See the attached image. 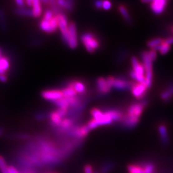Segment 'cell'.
I'll list each match as a JSON object with an SVG mask.
<instances>
[{"label": "cell", "mask_w": 173, "mask_h": 173, "mask_svg": "<svg viewBox=\"0 0 173 173\" xmlns=\"http://www.w3.org/2000/svg\"><path fill=\"white\" fill-rule=\"evenodd\" d=\"M132 69L130 73V76L135 79L137 82L145 83V71L143 64H142L135 56L131 59Z\"/></svg>", "instance_id": "cell-1"}, {"label": "cell", "mask_w": 173, "mask_h": 173, "mask_svg": "<svg viewBox=\"0 0 173 173\" xmlns=\"http://www.w3.org/2000/svg\"><path fill=\"white\" fill-rule=\"evenodd\" d=\"M81 41L86 50L90 53H94L100 46V42L94 33L87 32L81 37Z\"/></svg>", "instance_id": "cell-2"}, {"label": "cell", "mask_w": 173, "mask_h": 173, "mask_svg": "<svg viewBox=\"0 0 173 173\" xmlns=\"http://www.w3.org/2000/svg\"><path fill=\"white\" fill-rule=\"evenodd\" d=\"M142 64L145 71V84L148 87H151L153 83V60L150 58L148 51H144L142 54Z\"/></svg>", "instance_id": "cell-3"}, {"label": "cell", "mask_w": 173, "mask_h": 173, "mask_svg": "<svg viewBox=\"0 0 173 173\" xmlns=\"http://www.w3.org/2000/svg\"><path fill=\"white\" fill-rule=\"evenodd\" d=\"M115 78L113 76H108L107 78L100 77L97 79V89L99 92L105 94L108 93L113 87Z\"/></svg>", "instance_id": "cell-4"}, {"label": "cell", "mask_w": 173, "mask_h": 173, "mask_svg": "<svg viewBox=\"0 0 173 173\" xmlns=\"http://www.w3.org/2000/svg\"><path fill=\"white\" fill-rule=\"evenodd\" d=\"M146 104L147 103L146 101L132 104L127 109V112L125 115L130 117L140 118V116L142 115Z\"/></svg>", "instance_id": "cell-5"}, {"label": "cell", "mask_w": 173, "mask_h": 173, "mask_svg": "<svg viewBox=\"0 0 173 173\" xmlns=\"http://www.w3.org/2000/svg\"><path fill=\"white\" fill-rule=\"evenodd\" d=\"M67 44L71 49H75L78 46L77 30L74 22L69 23L68 39Z\"/></svg>", "instance_id": "cell-6"}, {"label": "cell", "mask_w": 173, "mask_h": 173, "mask_svg": "<svg viewBox=\"0 0 173 173\" xmlns=\"http://www.w3.org/2000/svg\"><path fill=\"white\" fill-rule=\"evenodd\" d=\"M40 28L44 32L46 33H53L56 30L59 28V22H58L57 17L55 15L51 20L46 21L42 19L40 22Z\"/></svg>", "instance_id": "cell-7"}, {"label": "cell", "mask_w": 173, "mask_h": 173, "mask_svg": "<svg viewBox=\"0 0 173 173\" xmlns=\"http://www.w3.org/2000/svg\"><path fill=\"white\" fill-rule=\"evenodd\" d=\"M59 22V28L60 30L62 37L64 41L67 44L68 39V29H69V23L67 21V17L62 13H60L56 15Z\"/></svg>", "instance_id": "cell-8"}, {"label": "cell", "mask_w": 173, "mask_h": 173, "mask_svg": "<svg viewBox=\"0 0 173 173\" xmlns=\"http://www.w3.org/2000/svg\"><path fill=\"white\" fill-rule=\"evenodd\" d=\"M130 89L133 96L137 98L141 99L145 96L148 87L145 83L133 82L131 84Z\"/></svg>", "instance_id": "cell-9"}, {"label": "cell", "mask_w": 173, "mask_h": 173, "mask_svg": "<svg viewBox=\"0 0 173 173\" xmlns=\"http://www.w3.org/2000/svg\"><path fill=\"white\" fill-rule=\"evenodd\" d=\"M68 132L69 134L71 136L75 137L78 139H83L87 136L90 130L87 125H83L75 127L73 126Z\"/></svg>", "instance_id": "cell-10"}, {"label": "cell", "mask_w": 173, "mask_h": 173, "mask_svg": "<svg viewBox=\"0 0 173 173\" xmlns=\"http://www.w3.org/2000/svg\"><path fill=\"white\" fill-rule=\"evenodd\" d=\"M42 97L48 101H56L63 98L62 92L61 90L59 89H52V90H46L42 92Z\"/></svg>", "instance_id": "cell-11"}, {"label": "cell", "mask_w": 173, "mask_h": 173, "mask_svg": "<svg viewBox=\"0 0 173 173\" xmlns=\"http://www.w3.org/2000/svg\"><path fill=\"white\" fill-rule=\"evenodd\" d=\"M168 2L166 0H155L150 2V8L156 15L162 14L165 11Z\"/></svg>", "instance_id": "cell-12"}, {"label": "cell", "mask_w": 173, "mask_h": 173, "mask_svg": "<svg viewBox=\"0 0 173 173\" xmlns=\"http://www.w3.org/2000/svg\"><path fill=\"white\" fill-rule=\"evenodd\" d=\"M131 84L128 82V81L126 80L125 79L118 78H115L113 87L116 89L118 90H126L128 89V88H130Z\"/></svg>", "instance_id": "cell-13"}, {"label": "cell", "mask_w": 173, "mask_h": 173, "mask_svg": "<svg viewBox=\"0 0 173 173\" xmlns=\"http://www.w3.org/2000/svg\"><path fill=\"white\" fill-rule=\"evenodd\" d=\"M158 132L161 142L165 145L169 144V138L167 127L164 124H160L158 126Z\"/></svg>", "instance_id": "cell-14"}, {"label": "cell", "mask_w": 173, "mask_h": 173, "mask_svg": "<svg viewBox=\"0 0 173 173\" xmlns=\"http://www.w3.org/2000/svg\"><path fill=\"white\" fill-rule=\"evenodd\" d=\"M67 86L73 88L77 94H83L86 91L85 84L81 81H74V82L69 84Z\"/></svg>", "instance_id": "cell-15"}, {"label": "cell", "mask_w": 173, "mask_h": 173, "mask_svg": "<svg viewBox=\"0 0 173 173\" xmlns=\"http://www.w3.org/2000/svg\"><path fill=\"white\" fill-rule=\"evenodd\" d=\"M32 16L34 17H39L42 14L41 2L39 0H33L32 4Z\"/></svg>", "instance_id": "cell-16"}, {"label": "cell", "mask_w": 173, "mask_h": 173, "mask_svg": "<svg viewBox=\"0 0 173 173\" xmlns=\"http://www.w3.org/2000/svg\"><path fill=\"white\" fill-rule=\"evenodd\" d=\"M173 98V84H171L160 94V98L164 101H169Z\"/></svg>", "instance_id": "cell-17"}, {"label": "cell", "mask_w": 173, "mask_h": 173, "mask_svg": "<svg viewBox=\"0 0 173 173\" xmlns=\"http://www.w3.org/2000/svg\"><path fill=\"white\" fill-rule=\"evenodd\" d=\"M73 121L71 119H69V118L63 119L60 124L59 125L60 132L69 131L73 127Z\"/></svg>", "instance_id": "cell-18"}, {"label": "cell", "mask_w": 173, "mask_h": 173, "mask_svg": "<svg viewBox=\"0 0 173 173\" xmlns=\"http://www.w3.org/2000/svg\"><path fill=\"white\" fill-rule=\"evenodd\" d=\"M10 66L9 60L7 57L2 56L0 58V74H5Z\"/></svg>", "instance_id": "cell-19"}, {"label": "cell", "mask_w": 173, "mask_h": 173, "mask_svg": "<svg viewBox=\"0 0 173 173\" xmlns=\"http://www.w3.org/2000/svg\"><path fill=\"white\" fill-rule=\"evenodd\" d=\"M50 119H51V122L53 126H59V125L60 124V123L63 119V118L56 110L55 112H53L51 113Z\"/></svg>", "instance_id": "cell-20"}, {"label": "cell", "mask_w": 173, "mask_h": 173, "mask_svg": "<svg viewBox=\"0 0 173 173\" xmlns=\"http://www.w3.org/2000/svg\"><path fill=\"white\" fill-rule=\"evenodd\" d=\"M113 121H120L123 118V113L118 110H110L107 111Z\"/></svg>", "instance_id": "cell-21"}, {"label": "cell", "mask_w": 173, "mask_h": 173, "mask_svg": "<svg viewBox=\"0 0 173 173\" xmlns=\"http://www.w3.org/2000/svg\"><path fill=\"white\" fill-rule=\"evenodd\" d=\"M56 3L60 8H62L67 11H71L74 7V3L72 1L60 0V1H57Z\"/></svg>", "instance_id": "cell-22"}, {"label": "cell", "mask_w": 173, "mask_h": 173, "mask_svg": "<svg viewBox=\"0 0 173 173\" xmlns=\"http://www.w3.org/2000/svg\"><path fill=\"white\" fill-rule=\"evenodd\" d=\"M164 39L161 38H154L151 40H149L147 42V46L151 49L156 50H157L158 48L160 46V45L163 42Z\"/></svg>", "instance_id": "cell-23"}, {"label": "cell", "mask_w": 173, "mask_h": 173, "mask_svg": "<svg viewBox=\"0 0 173 173\" xmlns=\"http://www.w3.org/2000/svg\"><path fill=\"white\" fill-rule=\"evenodd\" d=\"M62 90L63 98H71V97H76L78 94L74 90L73 88L67 86V87L63 89Z\"/></svg>", "instance_id": "cell-24"}, {"label": "cell", "mask_w": 173, "mask_h": 173, "mask_svg": "<svg viewBox=\"0 0 173 173\" xmlns=\"http://www.w3.org/2000/svg\"><path fill=\"white\" fill-rule=\"evenodd\" d=\"M119 11L125 21H126L128 22H130L132 21V18H131L129 12L124 5H119Z\"/></svg>", "instance_id": "cell-25"}, {"label": "cell", "mask_w": 173, "mask_h": 173, "mask_svg": "<svg viewBox=\"0 0 173 173\" xmlns=\"http://www.w3.org/2000/svg\"><path fill=\"white\" fill-rule=\"evenodd\" d=\"M128 173H143L142 166L138 164H130L127 167Z\"/></svg>", "instance_id": "cell-26"}, {"label": "cell", "mask_w": 173, "mask_h": 173, "mask_svg": "<svg viewBox=\"0 0 173 173\" xmlns=\"http://www.w3.org/2000/svg\"><path fill=\"white\" fill-rule=\"evenodd\" d=\"M170 49H171V45L169 44L167 42H166L165 40H164L163 42L160 45L156 51H158L160 53L161 55H166L169 51Z\"/></svg>", "instance_id": "cell-27"}, {"label": "cell", "mask_w": 173, "mask_h": 173, "mask_svg": "<svg viewBox=\"0 0 173 173\" xmlns=\"http://www.w3.org/2000/svg\"><path fill=\"white\" fill-rule=\"evenodd\" d=\"M8 167L5 158L0 156V171H1V173H9Z\"/></svg>", "instance_id": "cell-28"}, {"label": "cell", "mask_w": 173, "mask_h": 173, "mask_svg": "<svg viewBox=\"0 0 173 173\" xmlns=\"http://www.w3.org/2000/svg\"><path fill=\"white\" fill-rule=\"evenodd\" d=\"M142 166L143 168V173H153L155 169V166L153 163H147Z\"/></svg>", "instance_id": "cell-29"}, {"label": "cell", "mask_w": 173, "mask_h": 173, "mask_svg": "<svg viewBox=\"0 0 173 173\" xmlns=\"http://www.w3.org/2000/svg\"><path fill=\"white\" fill-rule=\"evenodd\" d=\"M87 126L88 127V128L89 129V130H94L100 126L99 124H98V123L95 119H92V118L89 121V122L87 124Z\"/></svg>", "instance_id": "cell-30"}, {"label": "cell", "mask_w": 173, "mask_h": 173, "mask_svg": "<svg viewBox=\"0 0 173 173\" xmlns=\"http://www.w3.org/2000/svg\"><path fill=\"white\" fill-rule=\"evenodd\" d=\"M17 14L20 15H24V16H32V12L31 10L28 9H25L24 7L22 8H19L17 10Z\"/></svg>", "instance_id": "cell-31"}, {"label": "cell", "mask_w": 173, "mask_h": 173, "mask_svg": "<svg viewBox=\"0 0 173 173\" xmlns=\"http://www.w3.org/2000/svg\"><path fill=\"white\" fill-rule=\"evenodd\" d=\"M54 16H54V13H53V12L52 11V10H46L45 12H44L43 19L46 20V21H50Z\"/></svg>", "instance_id": "cell-32"}, {"label": "cell", "mask_w": 173, "mask_h": 173, "mask_svg": "<svg viewBox=\"0 0 173 173\" xmlns=\"http://www.w3.org/2000/svg\"><path fill=\"white\" fill-rule=\"evenodd\" d=\"M113 167V164L112 163H108L106 164L105 166H104L101 169L100 173H107L110 169H112Z\"/></svg>", "instance_id": "cell-33"}, {"label": "cell", "mask_w": 173, "mask_h": 173, "mask_svg": "<svg viewBox=\"0 0 173 173\" xmlns=\"http://www.w3.org/2000/svg\"><path fill=\"white\" fill-rule=\"evenodd\" d=\"M148 53L149 55L151 58V59L153 61H155L156 60V59L157 58V52L156 50H153V49H151L149 51H148Z\"/></svg>", "instance_id": "cell-34"}, {"label": "cell", "mask_w": 173, "mask_h": 173, "mask_svg": "<svg viewBox=\"0 0 173 173\" xmlns=\"http://www.w3.org/2000/svg\"><path fill=\"white\" fill-rule=\"evenodd\" d=\"M112 7V3L108 2V1H105L103 2V5H102V8L105 10H108L111 8Z\"/></svg>", "instance_id": "cell-35"}, {"label": "cell", "mask_w": 173, "mask_h": 173, "mask_svg": "<svg viewBox=\"0 0 173 173\" xmlns=\"http://www.w3.org/2000/svg\"><path fill=\"white\" fill-rule=\"evenodd\" d=\"M9 173H21V172L14 166H9L8 167Z\"/></svg>", "instance_id": "cell-36"}, {"label": "cell", "mask_w": 173, "mask_h": 173, "mask_svg": "<svg viewBox=\"0 0 173 173\" xmlns=\"http://www.w3.org/2000/svg\"><path fill=\"white\" fill-rule=\"evenodd\" d=\"M16 3L19 7V8H22L24 7L25 2L23 1V0H17V1H16Z\"/></svg>", "instance_id": "cell-37"}, {"label": "cell", "mask_w": 173, "mask_h": 173, "mask_svg": "<svg viewBox=\"0 0 173 173\" xmlns=\"http://www.w3.org/2000/svg\"><path fill=\"white\" fill-rule=\"evenodd\" d=\"M102 5H103V2L101 1H98L94 3V6L97 9H102Z\"/></svg>", "instance_id": "cell-38"}, {"label": "cell", "mask_w": 173, "mask_h": 173, "mask_svg": "<svg viewBox=\"0 0 173 173\" xmlns=\"http://www.w3.org/2000/svg\"><path fill=\"white\" fill-rule=\"evenodd\" d=\"M7 80V76L5 75V74H0V82H6Z\"/></svg>", "instance_id": "cell-39"}, {"label": "cell", "mask_w": 173, "mask_h": 173, "mask_svg": "<svg viewBox=\"0 0 173 173\" xmlns=\"http://www.w3.org/2000/svg\"><path fill=\"white\" fill-rule=\"evenodd\" d=\"M164 40H165V41L167 42L169 44L171 45V44H173V36H171V37H168V38H167V39H164Z\"/></svg>", "instance_id": "cell-40"}, {"label": "cell", "mask_w": 173, "mask_h": 173, "mask_svg": "<svg viewBox=\"0 0 173 173\" xmlns=\"http://www.w3.org/2000/svg\"><path fill=\"white\" fill-rule=\"evenodd\" d=\"M25 4L28 7H31L33 4V1H31V0H26L25 2Z\"/></svg>", "instance_id": "cell-41"}, {"label": "cell", "mask_w": 173, "mask_h": 173, "mask_svg": "<svg viewBox=\"0 0 173 173\" xmlns=\"http://www.w3.org/2000/svg\"><path fill=\"white\" fill-rule=\"evenodd\" d=\"M3 133V130L2 128H0V136H2Z\"/></svg>", "instance_id": "cell-42"}, {"label": "cell", "mask_w": 173, "mask_h": 173, "mask_svg": "<svg viewBox=\"0 0 173 173\" xmlns=\"http://www.w3.org/2000/svg\"><path fill=\"white\" fill-rule=\"evenodd\" d=\"M2 57V52H1V50H0V58Z\"/></svg>", "instance_id": "cell-43"}, {"label": "cell", "mask_w": 173, "mask_h": 173, "mask_svg": "<svg viewBox=\"0 0 173 173\" xmlns=\"http://www.w3.org/2000/svg\"><path fill=\"white\" fill-rule=\"evenodd\" d=\"M171 31L172 32V33H173V26H172V28H171Z\"/></svg>", "instance_id": "cell-44"}, {"label": "cell", "mask_w": 173, "mask_h": 173, "mask_svg": "<svg viewBox=\"0 0 173 173\" xmlns=\"http://www.w3.org/2000/svg\"><path fill=\"white\" fill-rule=\"evenodd\" d=\"M46 173H57V172H46Z\"/></svg>", "instance_id": "cell-45"}]
</instances>
